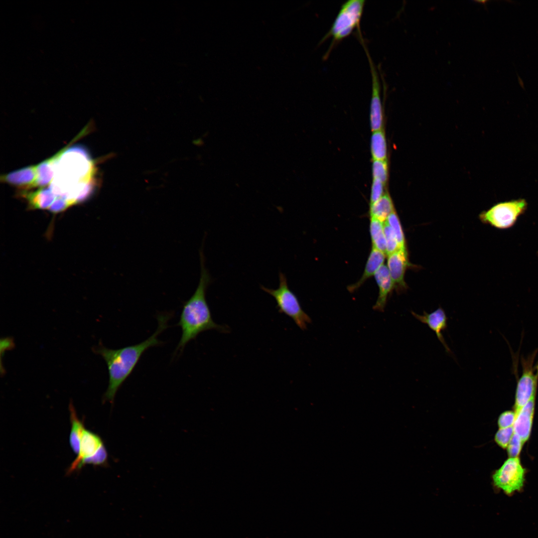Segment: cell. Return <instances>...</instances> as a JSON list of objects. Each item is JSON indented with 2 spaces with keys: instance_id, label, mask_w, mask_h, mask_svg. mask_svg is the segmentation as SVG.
I'll return each instance as SVG.
<instances>
[{
  "instance_id": "7a4b0ae2",
  "label": "cell",
  "mask_w": 538,
  "mask_h": 538,
  "mask_svg": "<svg viewBox=\"0 0 538 538\" xmlns=\"http://www.w3.org/2000/svg\"><path fill=\"white\" fill-rule=\"evenodd\" d=\"M66 149L55 162L56 175L49 188L56 197L78 203L87 195L90 184L95 181L96 170L92 160L83 148Z\"/></svg>"
},
{
  "instance_id": "603a6c76",
  "label": "cell",
  "mask_w": 538,
  "mask_h": 538,
  "mask_svg": "<svg viewBox=\"0 0 538 538\" xmlns=\"http://www.w3.org/2000/svg\"><path fill=\"white\" fill-rule=\"evenodd\" d=\"M386 221L392 229L400 249H406L404 235L400 219L395 211L389 216Z\"/></svg>"
},
{
  "instance_id": "7c38bea8",
  "label": "cell",
  "mask_w": 538,
  "mask_h": 538,
  "mask_svg": "<svg viewBox=\"0 0 538 538\" xmlns=\"http://www.w3.org/2000/svg\"><path fill=\"white\" fill-rule=\"evenodd\" d=\"M411 313L416 319L426 324L430 329L434 331L446 352L451 353V350L446 343L442 333V331L447 328L448 320L443 309L438 307L430 313L424 311L422 315L418 314L413 311H411Z\"/></svg>"
},
{
  "instance_id": "277c9868",
  "label": "cell",
  "mask_w": 538,
  "mask_h": 538,
  "mask_svg": "<svg viewBox=\"0 0 538 538\" xmlns=\"http://www.w3.org/2000/svg\"><path fill=\"white\" fill-rule=\"evenodd\" d=\"M365 2V0H348L341 4L329 30L320 41L321 42L329 37L332 38L330 46L326 53V57L339 41L349 35L355 28L360 29Z\"/></svg>"
},
{
  "instance_id": "d4e9b609",
  "label": "cell",
  "mask_w": 538,
  "mask_h": 538,
  "mask_svg": "<svg viewBox=\"0 0 538 538\" xmlns=\"http://www.w3.org/2000/svg\"><path fill=\"white\" fill-rule=\"evenodd\" d=\"M372 174L373 179H378L386 184L388 179V164L386 160H373Z\"/></svg>"
},
{
  "instance_id": "4fadbf2b",
  "label": "cell",
  "mask_w": 538,
  "mask_h": 538,
  "mask_svg": "<svg viewBox=\"0 0 538 538\" xmlns=\"http://www.w3.org/2000/svg\"><path fill=\"white\" fill-rule=\"evenodd\" d=\"M535 402V396L516 414V419L513 425L514 433L522 439L524 443L528 440L531 434Z\"/></svg>"
},
{
  "instance_id": "83f0119b",
  "label": "cell",
  "mask_w": 538,
  "mask_h": 538,
  "mask_svg": "<svg viewBox=\"0 0 538 538\" xmlns=\"http://www.w3.org/2000/svg\"><path fill=\"white\" fill-rule=\"evenodd\" d=\"M76 204L73 201L57 197L48 209L52 213H57L65 211Z\"/></svg>"
},
{
  "instance_id": "d6986e66",
  "label": "cell",
  "mask_w": 538,
  "mask_h": 538,
  "mask_svg": "<svg viewBox=\"0 0 538 538\" xmlns=\"http://www.w3.org/2000/svg\"><path fill=\"white\" fill-rule=\"evenodd\" d=\"M71 430L69 435V444L73 452L77 455L79 453L80 441L84 430L85 429L84 422L78 417L72 404L69 405Z\"/></svg>"
},
{
  "instance_id": "ac0fdd59",
  "label": "cell",
  "mask_w": 538,
  "mask_h": 538,
  "mask_svg": "<svg viewBox=\"0 0 538 538\" xmlns=\"http://www.w3.org/2000/svg\"><path fill=\"white\" fill-rule=\"evenodd\" d=\"M61 149L55 155L36 165V178L33 187L43 188L52 180L54 177V166L56 161L61 155Z\"/></svg>"
},
{
  "instance_id": "3957f363",
  "label": "cell",
  "mask_w": 538,
  "mask_h": 538,
  "mask_svg": "<svg viewBox=\"0 0 538 538\" xmlns=\"http://www.w3.org/2000/svg\"><path fill=\"white\" fill-rule=\"evenodd\" d=\"M201 272L199 282L191 297L184 302L176 326L181 328L182 334L175 353L182 352L185 346L196 338L201 333L208 330L227 332L226 326L219 325L213 320L206 299L207 289L212 278L205 267L203 251H200Z\"/></svg>"
},
{
  "instance_id": "5bb4252c",
  "label": "cell",
  "mask_w": 538,
  "mask_h": 538,
  "mask_svg": "<svg viewBox=\"0 0 538 538\" xmlns=\"http://www.w3.org/2000/svg\"><path fill=\"white\" fill-rule=\"evenodd\" d=\"M374 275L379 287V294L373 308L376 310L383 311L388 296L395 288L394 284L385 265H382Z\"/></svg>"
},
{
  "instance_id": "52a82bcc",
  "label": "cell",
  "mask_w": 538,
  "mask_h": 538,
  "mask_svg": "<svg viewBox=\"0 0 538 538\" xmlns=\"http://www.w3.org/2000/svg\"><path fill=\"white\" fill-rule=\"evenodd\" d=\"M528 206L527 201L522 198L501 202L482 212L479 218L483 223L499 229H507L515 225Z\"/></svg>"
},
{
  "instance_id": "30bf717a",
  "label": "cell",
  "mask_w": 538,
  "mask_h": 538,
  "mask_svg": "<svg viewBox=\"0 0 538 538\" xmlns=\"http://www.w3.org/2000/svg\"><path fill=\"white\" fill-rule=\"evenodd\" d=\"M368 57L372 77V96L370 103V123L373 132L381 130L383 126V111L381 99V86L379 75L375 65L365 43L361 40Z\"/></svg>"
},
{
  "instance_id": "2e32d148",
  "label": "cell",
  "mask_w": 538,
  "mask_h": 538,
  "mask_svg": "<svg viewBox=\"0 0 538 538\" xmlns=\"http://www.w3.org/2000/svg\"><path fill=\"white\" fill-rule=\"evenodd\" d=\"M386 255L383 252L372 248L361 277L357 282L349 286L348 289L350 292H353L360 287L369 278L374 275L384 265Z\"/></svg>"
},
{
  "instance_id": "44dd1931",
  "label": "cell",
  "mask_w": 538,
  "mask_h": 538,
  "mask_svg": "<svg viewBox=\"0 0 538 538\" xmlns=\"http://www.w3.org/2000/svg\"><path fill=\"white\" fill-rule=\"evenodd\" d=\"M370 232L372 248L386 255V243L384 231V223L375 218H370Z\"/></svg>"
},
{
  "instance_id": "6da1fadb",
  "label": "cell",
  "mask_w": 538,
  "mask_h": 538,
  "mask_svg": "<svg viewBox=\"0 0 538 538\" xmlns=\"http://www.w3.org/2000/svg\"><path fill=\"white\" fill-rule=\"evenodd\" d=\"M173 315L174 313L171 312L157 315V329L141 343L112 349L106 347L100 342L98 346L93 348V351L102 357L108 367L109 384L103 397L104 402L108 401L113 404L118 391L132 373L144 352L151 347L163 344V342L158 339V336L168 327V322Z\"/></svg>"
},
{
  "instance_id": "484cf974",
  "label": "cell",
  "mask_w": 538,
  "mask_h": 538,
  "mask_svg": "<svg viewBox=\"0 0 538 538\" xmlns=\"http://www.w3.org/2000/svg\"><path fill=\"white\" fill-rule=\"evenodd\" d=\"M514 433L513 426L505 428H500L495 436V441L503 448L508 447Z\"/></svg>"
},
{
  "instance_id": "5b68a950",
  "label": "cell",
  "mask_w": 538,
  "mask_h": 538,
  "mask_svg": "<svg viewBox=\"0 0 538 538\" xmlns=\"http://www.w3.org/2000/svg\"><path fill=\"white\" fill-rule=\"evenodd\" d=\"M279 285L276 289L269 288L262 285L261 289L275 299L280 313L290 317L301 330L307 328L310 323V317L302 309L295 294L289 289L285 274L279 272Z\"/></svg>"
},
{
  "instance_id": "ba28073f",
  "label": "cell",
  "mask_w": 538,
  "mask_h": 538,
  "mask_svg": "<svg viewBox=\"0 0 538 538\" xmlns=\"http://www.w3.org/2000/svg\"><path fill=\"white\" fill-rule=\"evenodd\" d=\"M537 351L526 358H522V374L518 381L515 395V409L517 414L536 396L538 384V363L534 365Z\"/></svg>"
},
{
  "instance_id": "9a60e30c",
  "label": "cell",
  "mask_w": 538,
  "mask_h": 538,
  "mask_svg": "<svg viewBox=\"0 0 538 538\" xmlns=\"http://www.w3.org/2000/svg\"><path fill=\"white\" fill-rule=\"evenodd\" d=\"M36 178V165H31L0 176V180L12 185L32 188Z\"/></svg>"
},
{
  "instance_id": "8992f818",
  "label": "cell",
  "mask_w": 538,
  "mask_h": 538,
  "mask_svg": "<svg viewBox=\"0 0 538 538\" xmlns=\"http://www.w3.org/2000/svg\"><path fill=\"white\" fill-rule=\"evenodd\" d=\"M108 460V453L101 437L85 428L82 435L79 453L68 469L67 474L80 469L86 464L106 466Z\"/></svg>"
},
{
  "instance_id": "ffe728a7",
  "label": "cell",
  "mask_w": 538,
  "mask_h": 538,
  "mask_svg": "<svg viewBox=\"0 0 538 538\" xmlns=\"http://www.w3.org/2000/svg\"><path fill=\"white\" fill-rule=\"evenodd\" d=\"M395 211L393 201L390 195L386 193L376 202L370 204V218H374L385 222L389 216Z\"/></svg>"
},
{
  "instance_id": "f1b7e54d",
  "label": "cell",
  "mask_w": 538,
  "mask_h": 538,
  "mask_svg": "<svg viewBox=\"0 0 538 538\" xmlns=\"http://www.w3.org/2000/svg\"><path fill=\"white\" fill-rule=\"evenodd\" d=\"M385 185L381 181L373 179L371 187L370 204L376 202L383 196Z\"/></svg>"
},
{
  "instance_id": "9c48e42d",
  "label": "cell",
  "mask_w": 538,
  "mask_h": 538,
  "mask_svg": "<svg viewBox=\"0 0 538 538\" xmlns=\"http://www.w3.org/2000/svg\"><path fill=\"white\" fill-rule=\"evenodd\" d=\"M525 469L519 458H510L492 476L494 485L510 495L520 490L525 481Z\"/></svg>"
},
{
  "instance_id": "7402d4cb",
  "label": "cell",
  "mask_w": 538,
  "mask_h": 538,
  "mask_svg": "<svg viewBox=\"0 0 538 538\" xmlns=\"http://www.w3.org/2000/svg\"><path fill=\"white\" fill-rule=\"evenodd\" d=\"M371 151L373 160H385L387 158V143L384 131L373 132Z\"/></svg>"
},
{
  "instance_id": "f546056e",
  "label": "cell",
  "mask_w": 538,
  "mask_h": 538,
  "mask_svg": "<svg viewBox=\"0 0 538 538\" xmlns=\"http://www.w3.org/2000/svg\"><path fill=\"white\" fill-rule=\"evenodd\" d=\"M516 413L513 411H506L500 414L498 420V424L500 428H505L513 426Z\"/></svg>"
},
{
  "instance_id": "e0dca14e",
  "label": "cell",
  "mask_w": 538,
  "mask_h": 538,
  "mask_svg": "<svg viewBox=\"0 0 538 538\" xmlns=\"http://www.w3.org/2000/svg\"><path fill=\"white\" fill-rule=\"evenodd\" d=\"M21 195L27 200L31 209H48L56 199L50 188H42L35 191H23Z\"/></svg>"
},
{
  "instance_id": "4316f807",
  "label": "cell",
  "mask_w": 538,
  "mask_h": 538,
  "mask_svg": "<svg viewBox=\"0 0 538 538\" xmlns=\"http://www.w3.org/2000/svg\"><path fill=\"white\" fill-rule=\"evenodd\" d=\"M524 442L516 433H514L508 446V453L510 458L517 457L520 454Z\"/></svg>"
},
{
  "instance_id": "8fae6325",
  "label": "cell",
  "mask_w": 538,
  "mask_h": 538,
  "mask_svg": "<svg viewBox=\"0 0 538 538\" xmlns=\"http://www.w3.org/2000/svg\"><path fill=\"white\" fill-rule=\"evenodd\" d=\"M387 267L397 291H402L406 288L404 281L405 271L410 264L406 249H399L387 256Z\"/></svg>"
},
{
  "instance_id": "cb8c5ba5",
  "label": "cell",
  "mask_w": 538,
  "mask_h": 538,
  "mask_svg": "<svg viewBox=\"0 0 538 538\" xmlns=\"http://www.w3.org/2000/svg\"><path fill=\"white\" fill-rule=\"evenodd\" d=\"M384 231L386 243V255L388 256L400 248L392 229L386 221L384 222Z\"/></svg>"
}]
</instances>
